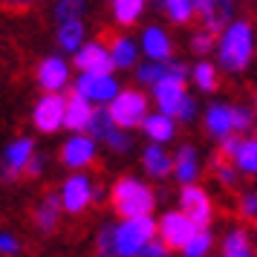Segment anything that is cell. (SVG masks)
Here are the masks:
<instances>
[{
    "mask_svg": "<svg viewBox=\"0 0 257 257\" xmlns=\"http://www.w3.org/2000/svg\"><path fill=\"white\" fill-rule=\"evenodd\" d=\"M90 199H93V185H90V179L81 174H75L67 179V185H64V208L70 211V214H78L90 205Z\"/></svg>",
    "mask_w": 257,
    "mask_h": 257,
    "instance_id": "obj_12",
    "label": "cell"
},
{
    "mask_svg": "<svg viewBox=\"0 0 257 257\" xmlns=\"http://www.w3.org/2000/svg\"><path fill=\"white\" fill-rule=\"evenodd\" d=\"M222 248H225V254H243V251H248V234H245L243 228L231 231L228 237H225Z\"/></svg>",
    "mask_w": 257,
    "mask_h": 257,
    "instance_id": "obj_33",
    "label": "cell"
},
{
    "mask_svg": "<svg viewBox=\"0 0 257 257\" xmlns=\"http://www.w3.org/2000/svg\"><path fill=\"white\" fill-rule=\"evenodd\" d=\"M156 234V222L148 217H133V220H124L116 228V245L121 257H136L145 248V245L153 240Z\"/></svg>",
    "mask_w": 257,
    "mask_h": 257,
    "instance_id": "obj_3",
    "label": "cell"
},
{
    "mask_svg": "<svg viewBox=\"0 0 257 257\" xmlns=\"http://www.w3.org/2000/svg\"><path fill=\"white\" fill-rule=\"evenodd\" d=\"M240 217H245V220H257V194H245V197H240Z\"/></svg>",
    "mask_w": 257,
    "mask_h": 257,
    "instance_id": "obj_36",
    "label": "cell"
},
{
    "mask_svg": "<svg viewBox=\"0 0 257 257\" xmlns=\"http://www.w3.org/2000/svg\"><path fill=\"white\" fill-rule=\"evenodd\" d=\"M237 168L245 171V174H257V139H248L240 145V153H237Z\"/></svg>",
    "mask_w": 257,
    "mask_h": 257,
    "instance_id": "obj_27",
    "label": "cell"
},
{
    "mask_svg": "<svg viewBox=\"0 0 257 257\" xmlns=\"http://www.w3.org/2000/svg\"><path fill=\"white\" fill-rule=\"evenodd\" d=\"M194 110H197V104H194V98H182V104H179V113H176V116L182 118V121H191V118H194Z\"/></svg>",
    "mask_w": 257,
    "mask_h": 257,
    "instance_id": "obj_40",
    "label": "cell"
},
{
    "mask_svg": "<svg viewBox=\"0 0 257 257\" xmlns=\"http://www.w3.org/2000/svg\"><path fill=\"white\" fill-rule=\"evenodd\" d=\"M84 41V26L81 21H67L61 24L58 29V44L61 49H70V52H78V44Z\"/></svg>",
    "mask_w": 257,
    "mask_h": 257,
    "instance_id": "obj_24",
    "label": "cell"
},
{
    "mask_svg": "<svg viewBox=\"0 0 257 257\" xmlns=\"http://www.w3.org/2000/svg\"><path fill=\"white\" fill-rule=\"evenodd\" d=\"M90 118H93V107H90V98H84L78 90H72L67 95V116H64V127L70 130H84L90 127Z\"/></svg>",
    "mask_w": 257,
    "mask_h": 257,
    "instance_id": "obj_14",
    "label": "cell"
},
{
    "mask_svg": "<svg viewBox=\"0 0 257 257\" xmlns=\"http://www.w3.org/2000/svg\"><path fill=\"white\" fill-rule=\"evenodd\" d=\"M145 113H148V98L136 90H124V93H118L113 98V104H110V116L116 121L118 127H139L142 121H145Z\"/></svg>",
    "mask_w": 257,
    "mask_h": 257,
    "instance_id": "obj_4",
    "label": "cell"
},
{
    "mask_svg": "<svg viewBox=\"0 0 257 257\" xmlns=\"http://www.w3.org/2000/svg\"><path fill=\"white\" fill-rule=\"evenodd\" d=\"M142 41H145V52H148L153 61H168V55H171V41H168V35H165L159 26L145 29Z\"/></svg>",
    "mask_w": 257,
    "mask_h": 257,
    "instance_id": "obj_21",
    "label": "cell"
},
{
    "mask_svg": "<svg viewBox=\"0 0 257 257\" xmlns=\"http://www.w3.org/2000/svg\"><path fill=\"white\" fill-rule=\"evenodd\" d=\"M104 35L110 38V44H107V47H110L113 64L121 67V70H124V67H133V64H136V47L130 44L127 38H121V35H113V32H104Z\"/></svg>",
    "mask_w": 257,
    "mask_h": 257,
    "instance_id": "obj_22",
    "label": "cell"
},
{
    "mask_svg": "<svg viewBox=\"0 0 257 257\" xmlns=\"http://www.w3.org/2000/svg\"><path fill=\"white\" fill-rule=\"evenodd\" d=\"M58 214H61V202H58L55 194H49V197L44 199V205H41L38 214H35L38 228H41V231H52V228H55V222H58Z\"/></svg>",
    "mask_w": 257,
    "mask_h": 257,
    "instance_id": "obj_23",
    "label": "cell"
},
{
    "mask_svg": "<svg viewBox=\"0 0 257 257\" xmlns=\"http://www.w3.org/2000/svg\"><path fill=\"white\" fill-rule=\"evenodd\" d=\"M225 257H251L248 251H243V254H225Z\"/></svg>",
    "mask_w": 257,
    "mask_h": 257,
    "instance_id": "obj_43",
    "label": "cell"
},
{
    "mask_svg": "<svg viewBox=\"0 0 257 257\" xmlns=\"http://www.w3.org/2000/svg\"><path fill=\"white\" fill-rule=\"evenodd\" d=\"M93 156H95V145L87 136H72L61 148V159H64V165H70V168H84V165L93 162Z\"/></svg>",
    "mask_w": 257,
    "mask_h": 257,
    "instance_id": "obj_15",
    "label": "cell"
},
{
    "mask_svg": "<svg viewBox=\"0 0 257 257\" xmlns=\"http://www.w3.org/2000/svg\"><path fill=\"white\" fill-rule=\"evenodd\" d=\"M153 95H156V104L162 113L168 116H176L179 113V104L185 98V78H176V75H168L159 84H153Z\"/></svg>",
    "mask_w": 257,
    "mask_h": 257,
    "instance_id": "obj_10",
    "label": "cell"
},
{
    "mask_svg": "<svg viewBox=\"0 0 257 257\" xmlns=\"http://www.w3.org/2000/svg\"><path fill=\"white\" fill-rule=\"evenodd\" d=\"M32 6H35V0H0V9L3 12H12V15H24Z\"/></svg>",
    "mask_w": 257,
    "mask_h": 257,
    "instance_id": "obj_38",
    "label": "cell"
},
{
    "mask_svg": "<svg viewBox=\"0 0 257 257\" xmlns=\"http://www.w3.org/2000/svg\"><path fill=\"white\" fill-rule=\"evenodd\" d=\"M231 121H234V130H237V133H245V130L251 127V113H248L245 107H234Z\"/></svg>",
    "mask_w": 257,
    "mask_h": 257,
    "instance_id": "obj_37",
    "label": "cell"
},
{
    "mask_svg": "<svg viewBox=\"0 0 257 257\" xmlns=\"http://www.w3.org/2000/svg\"><path fill=\"white\" fill-rule=\"evenodd\" d=\"M156 231H159V237H162V243L168 248H185V243L197 234V225L188 220L182 211H171L159 220Z\"/></svg>",
    "mask_w": 257,
    "mask_h": 257,
    "instance_id": "obj_5",
    "label": "cell"
},
{
    "mask_svg": "<svg viewBox=\"0 0 257 257\" xmlns=\"http://www.w3.org/2000/svg\"><path fill=\"white\" fill-rule=\"evenodd\" d=\"M217 41V35L211 32V29H202V32H197L194 35V52H199V55H205L211 49V44Z\"/></svg>",
    "mask_w": 257,
    "mask_h": 257,
    "instance_id": "obj_35",
    "label": "cell"
},
{
    "mask_svg": "<svg viewBox=\"0 0 257 257\" xmlns=\"http://www.w3.org/2000/svg\"><path fill=\"white\" fill-rule=\"evenodd\" d=\"M75 67L81 72H110L116 70V64H113V55L107 52L104 47H98V44H87L75 52Z\"/></svg>",
    "mask_w": 257,
    "mask_h": 257,
    "instance_id": "obj_11",
    "label": "cell"
},
{
    "mask_svg": "<svg viewBox=\"0 0 257 257\" xmlns=\"http://www.w3.org/2000/svg\"><path fill=\"white\" fill-rule=\"evenodd\" d=\"M142 127H145V133L151 136L153 142H171L174 139V116H168V113H153V116H148L145 121H142Z\"/></svg>",
    "mask_w": 257,
    "mask_h": 257,
    "instance_id": "obj_19",
    "label": "cell"
},
{
    "mask_svg": "<svg viewBox=\"0 0 257 257\" xmlns=\"http://www.w3.org/2000/svg\"><path fill=\"white\" fill-rule=\"evenodd\" d=\"M110 202H113V208H116L118 217H124V220H133V217H148L153 211V191L148 185H142L139 179H133V176H121L113 191H110Z\"/></svg>",
    "mask_w": 257,
    "mask_h": 257,
    "instance_id": "obj_1",
    "label": "cell"
},
{
    "mask_svg": "<svg viewBox=\"0 0 257 257\" xmlns=\"http://www.w3.org/2000/svg\"><path fill=\"white\" fill-rule=\"evenodd\" d=\"M75 90L84 98L104 104V101H113L118 95V84L110 78V72H84L81 78H78V84H75Z\"/></svg>",
    "mask_w": 257,
    "mask_h": 257,
    "instance_id": "obj_7",
    "label": "cell"
},
{
    "mask_svg": "<svg viewBox=\"0 0 257 257\" xmlns=\"http://www.w3.org/2000/svg\"><path fill=\"white\" fill-rule=\"evenodd\" d=\"M98 257H121L116 245V228L113 225H104L101 228V237H98Z\"/></svg>",
    "mask_w": 257,
    "mask_h": 257,
    "instance_id": "obj_32",
    "label": "cell"
},
{
    "mask_svg": "<svg viewBox=\"0 0 257 257\" xmlns=\"http://www.w3.org/2000/svg\"><path fill=\"white\" fill-rule=\"evenodd\" d=\"M64 116H67V98L58 93L44 95L35 104V127L41 133H55L64 124Z\"/></svg>",
    "mask_w": 257,
    "mask_h": 257,
    "instance_id": "obj_6",
    "label": "cell"
},
{
    "mask_svg": "<svg viewBox=\"0 0 257 257\" xmlns=\"http://www.w3.org/2000/svg\"><path fill=\"white\" fill-rule=\"evenodd\" d=\"M142 159H145V171H148L151 176H156V179H162V176H168L171 171H174V159H171V156L159 148V142H156V145H151V148L145 151V156H142Z\"/></svg>",
    "mask_w": 257,
    "mask_h": 257,
    "instance_id": "obj_20",
    "label": "cell"
},
{
    "mask_svg": "<svg viewBox=\"0 0 257 257\" xmlns=\"http://www.w3.org/2000/svg\"><path fill=\"white\" fill-rule=\"evenodd\" d=\"M81 12H84V0H58V6H55V18L61 24L81 21Z\"/></svg>",
    "mask_w": 257,
    "mask_h": 257,
    "instance_id": "obj_31",
    "label": "cell"
},
{
    "mask_svg": "<svg viewBox=\"0 0 257 257\" xmlns=\"http://www.w3.org/2000/svg\"><path fill=\"white\" fill-rule=\"evenodd\" d=\"M24 174H26V176H35V174H41V159H38V156H32V159L26 162Z\"/></svg>",
    "mask_w": 257,
    "mask_h": 257,
    "instance_id": "obj_42",
    "label": "cell"
},
{
    "mask_svg": "<svg viewBox=\"0 0 257 257\" xmlns=\"http://www.w3.org/2000/svg\"><path fill=\"white\" fill-rule=\"evenodd\" d=\"M254 52V35H251V26L245 21H234L228 26V32L222 35L220 44V67H225L228 72H240L248 67Z\"/></svg>",
    "mask_w": 257,
    "mask_h": 257,
    "instance_id": "obj_2",
    "label": "cell"
},
{
    "mask_svg": "<svg viewBox=\"0 0 257 257\" xmlns=\"http://www.w3.org/2000/svg\"><path fill=\"white\" fill-rule=\"evenodd\" d=\"M208 248H211V234L205 231V228H197V234L185 243L182 254L185 257H205L208 254Z\"/></svg>",
    "mask_w": 257,
    "mask_h": 257,
    "instance_id": "obj_29",
    "label": "cell"
},
{
    "mask_svg": "<svg viewBox=\"0 0 257 257\" xmlns=\"http://www.w3.org/2000/svg\"><path fill=\"white\" fill-rule=\"evenodd\" d=\"M104 142L113 148V151H118V153H127L130 151V136H127V130H124V127H116Z\"/></svg>",
    "mask_w": 257,
    "mask_h": 257,
    "instance_id": "obj_34",
    "label": "cell"
},
{
    "mask_svg": "<svg viewBox=\"0 0 257 257\" xmlns=\"http://www.w3.org/2000/svg\"><path fill=\"white\" fill-rule=\"evenodd\" d=\"M116 127H118V124L113 121L110 110H93V118H90V133H93V136L107 139V136H110Z\"/></svg>",
    "mask_w": 257,
    "mask_h": 257,
    "instance_id": "obj_25",
    "label": "cell"
},
{
    "mask_svg": "<svg viewBox=\"0 0 257 257\" xmlns=\"http://www.w3.org/2000/svg\"><path fill=\"white\" fill-rule=\"evenodd\" d=\"M174 174L176 179L182 182V185H194L197 182V174H199V165H197V153H194V148H179V153H176L174 159Z\"/></svg>",
    "mask_w": 257,
    "mask_h": 257,
    "instance_id": "obj_18",
    "label": "cell"
},
{
    "mask_svg": "<svg viewBox=\"0 0 257 257\" xmlns=\"http://www.w3.org/2000/svg\"><path fill=\"white\" fill-rule=\"evenodd\" d=\"M136 257H168V245H165V243H156V240H151V243L145 245V248H142Z\"/></svg>",
    "mask_w": 257,
    "mask_h": 257,
    "instance_id": "obj_39",
    "label": "cell"
},
{
    "mask_svg": "<svg viewBox=\"0 0 257 257\" xmlns=\"http://www.w3.org/2000/svg\"><path fill=\"white\" fill-rule=\"evenodd\" d=\"M165 12H168L171 21L185 24L188 18L194 15V0H165Z\"/></svg>",
    "mask_w": 257,
    "mask_h": 257,
    "instance_id": "obj_30",
    "label": "cell"
},
{
    "mask_svg": "<svg viewBox=\"0 0 257 257\" xmlns=\"http://www.w3.org/2000/svg\"><path fill=\"white\" fill-rule=\"evenodd\" d=\"M231 113H234V107H225V104H211L208 107V113H205V127H208L211 136L225 139V136L231 133L234 130Z\"/></svg>",
    "mask_w": 257,
    "mask_h": 257,
    "instance_id": "obj_17",
    "label": "cell"
},
{
    "mask_svg": "<svg viewBox=\"0 0 257 257\" xmlns=\"http://www.w3.org/2000/svg\"><path fill=\"white\" fill-rule=\"evenodd\" d=\"M113 12L118 24H136V18L142 15V0H113Z\"/></svg>",
    "mask_w": 257,
    "mask_h": 257,
    "instance_id": "obj_26",
    "label": "cell"
},
{
    "mask_svg": "<svg viewBox=\"0 0 257 257\" xmlns=\"http://www.w3.org/2000/svg\"><path fill=\"white\" fill-rule=\"evenodd\" d=\"M18 251V240L9 234H0V254H15Z\"/></svg>",
    "mask_w": 257,
    "mask_h": 257,
    "instance_id": "obj_41",
    "label": "cell"
},
{
    "mask_svg": "<svg viewBox=\"0 0 257 257\" xmlns=\"http://www.w3.org/2000/svg\"><path fill=\"white\" fill-rule=\"evenodd\" d=\"M179 202H182V214H185L197 228H205V225L211 222V199L199 185H185L182 188Z\"/></svg>",
    "mask_w": 257,
    "mask_h": 257,
    "instance_id": "obj_8",
    "label": "cell"
},
{
    "mask_svg": "<svg viewBox=\"0 0 257 257\" xmlns=\"http://www.w3.org/2000/svg\"><path fill=\"white\" fill-rule=\"evenodd\" d=\"M194 12L202 21V29H211L214 35H220V29L234 15V0H194Z\"/></svg>",
    "mask_w": 257,
    "mask_h": 257,
    "instance_id": "obj_9",
    "label": "cell"
},
{
    "mask_svg": "<svg viewBox=\"0 0 257 257\" xmlns=\"http://www.w3.org/2000/svg\"><path fill=\"white\" fill-rule=\"evenodd\" d=\"M32 159V142L29 139H18L15 145H9V151L3 156V168H0V176L3 179H18L24 174L26 162Z\"/></svg>",
    "mask_w": 257,
    "mask_h": 257,
    "instance_id": "obj_13",
    "label": "cell"
},
{
    "mask_svg": "<svg viewBox=\"0 0 257 257\" xmlns=\"http://www.w3.org/2000/svg\"><path fill=\"white\" fill-rule=\"evenodd\" d=\"M67 78H70V70H67V64L61 58H47L38 67V84H41L44 90H49V93L64 90Z\"/></svg>",
    "mask_w": 257,
    "mask_h": 257,
    "instance_id": "obj_16",
    "label": "cell"
},
{
    "mask_svg": "<svg viewBox=\"0 0 257 257\" xmlns=\"http://www.w3.org/2000/svg\"><path fill=\"white\" fill-rule=\"evenodd\" d=\"M194 81H197V87L199 90H205V93L217 90V67L208 64V61L197 64V67H194Z\"/></svg>",
    "mask_w": 257,
    "mask_h": 257,
    "instance_id": "obj_28",
    "label": "cell"
}]
</instances>
